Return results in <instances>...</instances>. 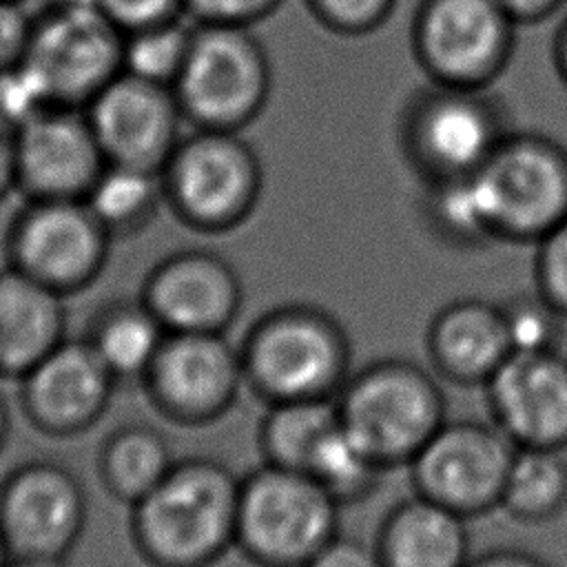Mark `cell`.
I'll return each mask as SVG.
<instances>
[{
	"instance_id": "15",
	"label": "cell",
	"mask_w": 567,
	"mask_h": 567,
	"mask_svg": "<svg viewBox=\"0 0 567 567\" xmlns=\"http://www.w3.org/2000/svg\"><path fill=\"white\" fill-rule=\"evenodd\" d=\"M106 164L159 173L186 122L171 86L122 71L84 109Z\"/></svg>"
},
{
	"instance_id": "30",
	"label": "cell",
	"mask_w": 567,
	"mask_h": 567,
	"mask_svg": "<svg viewBox=\"0 0 567 567\" xmlns=\"http://www.w3.org/2000/svg\"><path fill=\"white\" fill-rule=\"evenodd\" d=\"M188 18L155 24L124 35V71L155 84L173 86L190 49Z\"/></svg>"
},
{
	"instance_id": "43",
	"label": "cell",
	"mask_w": 567,
	"mask_h": 567,
	"mask_svg": "<svg viewBox=\"0 0 567 567\" xmlns=\"http://www.w3.org/2000/svg\"><path fill=\"white\" fill-rule=\"evenodd\" d=\"M7 567H71L66 558L60 556H11Z\"/></svg>"
},
{
	"instance_id": "29",
	"label": "cell",
	"mask_w": 567,
	"mask_h": 567,
	"mask_svg": "<svg viewBox=\"0 0 567 567\" xmlns=\"http://www.w3.org/2000/svg\"><path fill=\"white\" fill-rule=\"evenodd\" d=\"M425 215L432 230L450 244L467 248L496 241L474 173L430 182Z\"/></svg>"
},
{
	"instance_id": "5",
	"label": "cell",
	"mask_w": 567,
	"mask_h": 567,
	"mask_svg": "<svg viewBox=\"0 0 567 567\" xmlns=\"http://www.w3.org/2000/svg\"><path fill=\"white\" fill-rule=\"evenodd\" d=\"M339 509L308 474L261 463L239 481L235 549L257 567H303L339 534Z\"/></svg>"
},
{
	"instance_id": "31",
	"label": "cell",
	"mask_w": 567,
	"mask_h": 567,
	"mask_svg": "<svg viewBox=\"0 0 567 567\" xmlns=\"http://www.w3.org/2000/svg\"><path fill=\"white\" fill-rule=\"evenodd\" d=\"M501 315L509 352H560L567 317L536 290L503 301Z\"/></svg>"
},
{
	"instance_id": "44",
	"label": "cell",
	"mask_w": 567,
	"mask_h": 567,
	"mask_svg": "<svg viewBox=\"0 0 567 567\" xmlns=\"http://www.w3.org/2000/svg\"><path fill=\"white\" fill-rule=\"evenodd\" d=\"M9 434H11V412H9V405H7V401L0 392V454L7 447Z\"/></svg>"
},
{
	"instance_id": "32",
	"label": "cell",
	"mask_w": 567,
	"mask_h": 567,
	"mask_svg": "<svg viewBox=\"0 0 567 567\" xmlns=\"http://www.w3.org/2000/svg\"><path fill=\"white\" fill-rule=\"evenodd\" d=\"M312 18L339 35H365L377 31L399 0H303Z\"/></svg>"
},
{
	"instance_id": "19",
	"label": "cell",
	"mask_w": 567,
	"mask_h": 567,
	"mask_svg": "<svg viewBox=\"0 0 567 567\" xmlns=\"http://www.w3.org/2000/svg\"><path fill=\"white\" fill-rule=\"evenodd\" d=\"M489 419L516 447H567V359L512 352L487 379Z\"/></svg>"
},
{
	"instance_id": "14",
	"label": "cell",
	"mask_w": 567,
	"mask_h": 567,
	"mask_svg": "<svg viewBox=\"0 0 567 567\" xmlns=\"http://www.w3.org/2000/svg\"><path fill=\"white\" fill-rule=\"evenodd\" d=\"M89 520L82 481L62 463L31 458L0 483V534L11 556L66 558Z\"/></svg>"
},
{
	"instance_id": "45",
	"label": "cell",
	"mask_w": 567,
	"mask_h": 567,
	"mask_svg": "<svg viewBox=\"0 0 567 567\" xmlns=\"http://www.w3.org/2000/svg\"><path fill=\"white\" fill-rule=\"evenodd\" d=\"M97 7L95 0H40V7Z\"/></svg>"
},
{
	"instance_id": "39",
	"label": "cell",
	"mask_w": 567,
	"mask_h": 567,
	"mask_svg": "<svg viewBox=\"0 0 567 567\" xmlns=\"http://www.w3.org/2000/svg\"><path fill=\"white\" fill-rule=\"evenodd\" d=\"M467 567H549V563L527 549L494 547L472 556Z\"/></svg>"
},
{
	"instance_id": "12",
	"label": "cell",
	"mask_w": 567,
	"mask_h": 567,
	"mask_svg": "<svg viewBox=\"0 0 567 567\" xmlns=\"http://www.w3.org/2000/svg\"><path fill=\"white\" fill-rule=\"evenodd\" d=\"M507 131L487 91L432 84L410 102L401 142L412 166L430 184L476 173Z\"/></svg>"
},
{
	"instance_id": "23",
	"label": "cell",
	"mask_w": 567,
	"mask_h": 567,
	"mask_svg": "<svg viewBox=\"0 0 567 567\" xmlns=\"http://www.w3.org/2000/svg\"><path fill=\"white\" fill-rule=\"evenodd\" d=\"M164 339V326L140 297L113 299L100 306L84 332V341L117 383H140Z\"/></svg>"
},
{
	"instance_id": "11",
	"label": "cell",
	"mask_w": 567,
	"mask_h": 567,
	"mask_svg": "<svg viewBox=\"0 0 567 567\" xmlns=\"http://www.w3.org/2000/svg\"><path fill=\"white\" fill-rule=\"evenodd\" d=\"M514 452L492 419H445L405 467L414 494L474 518L498 509Z\"/></svg>"
},
{
	"instance_id": "21",
	"label": "cell",
	"mask_w": 567,
	"mask_h": 567,
	"mask_svg": "<svg viewBox=\"0 0 567 567\" xmlns=\"http://www.w3.org/2000/svg\"><path fill=\"white\" fill-rule=\"evenodd\" d=\"M64 299L11 266L0 268V377L18 381L66 339Z\"/></svg>"
},
{
	"instance_id": "17",
	"label": "cell",
	"mask_w": 567,
	"mask_h": 567,
	"mask_svg": "<svg viewBox=\"0 0 567 567\" xmlns=\"http://www.w3.org/2000/svg\"><path fill=\"white\" fill-rule=\"evenodd\" d=\"M117 379L82 339H64L18 379L20 410L47 436L69 439L95 427L109 412Z\"/></svg>"
},
{
	"instance_id": "46",
	"label": "cell",
	"mask_w": 567,
	"mask_h": 567,
	"mask_svg": "<svg viewBox=\"0 0 567 567\" xmlns=\"http://www.w3.org/2000/svg\"><path fill=\"white\" fill-rule=\"evenodd\" d=\"M9 560H11V551H9V547H7V543H4V538L0 534V567H7Z\"/></svg>"
},
{
	"instance_id": "40",
	"label": "cell",
	"mask_w": 567,
	"mask_h": 567,
	"mask_svg": "<svg viewBox=\"0 0 567 567\" xmlns=\"http://www.w3.org/2000/svg\"><path fill=\"white\" fill-rule=\"evenodd\" d=\"M516 24H534L558 13L567 0H496Z\"/></svg>"
},
{
	"instance_id": "34",
	"label": "cell",
	"mask_w": 567,
	"mask_h": 567,
	"mask_svg": "<svg viewBox=\"0 0 567 567\" xmlns=\"http://www.w3.org/2000/svg\"><path fill=\"white\" fill-rule=\"evenodd\" d=\"M51 109L40 84L24 64L0 71V117L13 128Z\"/></svg>"
},
{
	"instance_id": "10",
	"label": "cell",
	"mask_w": 567,
	"mask_h": 567,
	"mask_svg": "<svg viewBox=\"0 0 567 567\" xmlns=\"http://www.w3.org/2000/svg\"><path fill=\"white\" fill-rule=\"evenodd\" d=\"M111 244L113 237L84 199H24L7 224L4 259L69 297L100 279Z\"/></svg>"
},
{
	"instance_id": "28",
	"label": "cell",
	"mask_w": 567,
	"mask_h": 567,
	"mask_svg": "<svg viewBox=\"0 0 567 567\" xmlns=\"http://www.w3.org/2000/svg\"><path fill=\"white\" fill-rule=\"evenodd\" d=\"M383 472L341 421L319 443L306 470L341 507L368 498Z\"/></svg>"
},
{
	"instance_id": "1",
	"label": "cell",
	"mask_w": 567,
	"mask_h": 567,
	"mask_svg": "<svg viewBox=\"0 0 567 567\" xmlns=\"http://www.w3.org/2000/svg\"><path fill=\"white\" fill-rule=\"evenodd\" d=\"M239 481L226 463L186 456L131 505L128 534L148 567H213L235 549Z\"/></svg>"
},
{
	"instance_id": "42",
	"label": "cell",
	"mask_w": 567,
	"mask_h": 567,
	"mask_svg": "<svg viewBox=\"0 0 567 567\" xmlns=\"http://www.w3.org/2000/svg\"><path fill=\"white\" fill-rule=\"evenodd\" d=\"M551 55H554V66H556L560 80L567 86V16L563 18V22L556 29L554 44H551Z\"/></svg>"
},
{
	"instance_id": "25",
	"label": "cell",
	"mask_w": 567,
	"mask_h": 567,
	"mask_svg": "<svg viewBox=\"0 0 567 567\" xmlns=\"http://www.w3.org/2000/svg\"><path fill=\"white\" fill-rule=\"evenodd\" d=\"M337 423L334 399H299L266 405L257 427L261 463L306 474L319 443Z\"/></svg>"
},
{
	"instance_id": "22",
	"label": "cell",
	"mask_w": 567,
	"mask_h": 567,
	"mask_svg": "<svg viewBox=\"0 0 567 567\" xmlns=\"http://www.w3.org/2000/svg\"><path fill=\"white\" fill-rule=\"evenodd\" d=\"M467 518L419 494L399 501L381 520L374 551L381 567H467Z\"/></svg>"
},
{
	"instance_id": "3",
	"label": "cell",
	"mask_w": 567,
	"mask_h": 567,
	"mask_svg": "<svg viewBox=\"0 0 567 567\" xmlns=\"http://www.w3.org/2000/svg\"><path fill=\"white\" fill-rule=\"evenodd\" d=\"M334 405L341 425L385 472L408 465L447 419L439 377L403 357L350 372Z\"/></svg>"
},
{
	"instance_id": "41",
	"label": "cell",
	"mask_w": 567,
	"mask_h": 567,
	"mask_svg": "<svg viewBox=\"0 0 567 567\" xmlns=\"http://www.w3.org/2000/svg\"><path fill=\"white\" fill-rule=\"evenodd\" d=\"M16 188V128L0 117V204Z\"/></svg>"
},
{
	"instance_id": "24",
	"label": "cell",
	"mask_w": 567,
	"mask_h": 567,
	"mask_svg": "<svg viewBox=\"0 0 567 567\" xmlns=\"http://www.w3.org/2000/svg\"><path fill=\"white\" fill-rule=\"evenodd\" d=\"M175 461L171 443L159 430L126 423L104 436L95 467L104 492L131 507L159 485Z\"/></svg>"
},
{
	"instance_id": "38",
	"label": "cell",
	"mask_w": 567,
	"mask_h": 567,
	"mask_svg": "<svg viewBox=\"0 0 567 567\" xmlns=\"http://www.w3.org/2000/svg\"><path fill=\"white\" fill-rule=\"evenodd\" d=\"M303 567H381L374 545L354 536H332Z\"/></svg>"
},
{
	"instance_id": "36",
	"label": "cell",
	"mask_w": 567,
	"mask_h": 567,
	"mask_svg": "<svg viewBox=\"0 0 567 567\" xmlns=\"http://www.w3.org/2000/svg\"><path fill=\"white\" fill-rule=\"evenodd\" d=\"M95 4L124 35L186 18L184 0H95Z\"/></svg>"
},
{
	"instance_id": "18",
	"label": "cell",
	"mask_w": 567,
	"mask_h": 567,
	"mask_svg": "<svg viewBox=\"0 0 567 567\" xmlns=\"http://www.w3.org/2000/svg\"><path fill=\"white\" fill-rule=\"evenodd\" d=\"M104 166L84 109L51 106L16 128V188L24 199H84Z\"/></svg>"
},
{
	"instance_id": "37",
	"label": "cell",
	"mask_w": 567,
	"mask_h": 567,
	"mask_svg": "<svg viewBox=\"0 0 567 567\" xmlns=\"http://www.w3.org/2000/svg\"><path fill=\"white\" fill-rule=\"evenodd\" d=\"M33 31V13L24 0H0V71L24 62Z\"/></svg>"
},
{
	"instance_id": "27",
	"label": "cell",
	"mask_w": 567,
	"mask_h": 567,
	"mask_svg": "<svg viewBox=\"0 0 567 567\" xmlns=\"http://www.w3.org/2000/svg\"><path fill=\"white\" fill-rule=\"evenodd\" d=\"M565 507L567 461L560 450L516 447L498 509L523 523H545Z\"/></svg>"
},
{
	"instance_id": "20",
	"label": "cell",
	"mask_w": 567,
	"mask_h": 567,
	"mask_svg": "<svg viewBox=\"0 0 567 567\" xmlns=\"http://www.w3.org/2000/svg\"><path fill=\"white\" fill-rule=\"evenodd\" d=\"M425 354L432 372L454 385H485L512 354L501 303L458 297L441 306L425 328Z\"/></svg>"
},
{
	"instance_id": "26",
	"label": "cell",
	"mask_w": 567,
	"mask_h": 567,
	"mask_svg": "<svg viewBox=\"0 0 567 567\" xmlns=\"http://www.w3.org/2000/svg\"><path fill=\"white\" fill-rule=\"evenodd\" d=\"M113 239L144 233L164 206L159 173L106 164L84 197Z\"/></svg>"
},
{
	"instance_id": "4",
	"label": "cell",
	"mask_w": 567,
	"mask_h": 567,
	"mask_svg": "<svg viewBox=\"0 0 567 567\" xmlns=\"http://www.w3.org/2000/svg\"><path fill=\"white\" fill-rule=\"evenodd\" d=\"M164 206L202 235L244 226L261 199L264 168L239 131L190 128L159 171Z\"/></svg>"
},
{
	"instance_id": "9",
	"label": "cell",
	"mask_w": 567,
	"mask_h": 567,
	"mask_svg": "<svg viewBox=\"0 0 567 567\" xmlns=\"http://www.w3.org/2000/svg\"><path fill=\"white\" fill-rule=\"evenodd\" d=\"M27 71L51 106L86 104L124 71V33L97 7H38Z\"/></svg>"
},
{
	"instance_id": "7",
	"label": "cell",
	"mask_w": 567,
	"mask_h": 567,
	"mask_svg": "<svg viewBox=\"0 0 567 567\" xmlns=\"http://www.w3.org/2000/svg\"><path fill=\"white\" fill-rule=\"evenodd\" d=\"M474 177L496 241L536 244L567 217V148L549 135L509 128Z\"/></svg>"
},
{
	"instance_id": "35",
	"label": "cell",
	"mask_w": 567,
	"mask_h": 567,
	"mask_svg": "<svg viewBox=\"0 0 567 567\" xmlns=\"http://www.w3.org/2000/svg\"><path fill=\"white\" fill-rule=\"evenodd\" d=\"M284 0H184L186 18L195 24L255 27L270 18Z\"/></svg>"
},
{
	"instance_id": "13",
	"label": "cell",
	"mask_w": 567,
	"mask_h": 567,
	"mask_svg": "<svg viewBox=\"0 0 567 567\" xmlns=\"http://www.w3.org/2000/svg\"><path fill=\"white\" fill-rule=\"evenodd\" d=\"M140 385L166 421L210 425L233 410L246 388L239 348L221 332H166Z\"/></svg>"
},
{
	"instance_id": "8",
	"label": "cell",
	"mask_w": 567,
	"mask_h": 567,
	"mask_svg": "<svg viewBox=\"0 0 567 567\" xmlns=\"http://www.w3.org/2000/svg\"><path fill=\"white\" fill-rule=\"evenodd\" d=\"M516 27L496 0H421L412 53L432 84L487 91L514 55Z\"/></svg>"
},
{
	"instance_id": "2",
	"label": "cell",
	"mask_w": 567,
	"mask_h": 567,
	"mask_svg": "<svg viewBox=\"0 0 567 567\" xmlns=\"http://www.w3.org/2000/svg\"><path fill=\"white\" fill-rule=\"evenodd\" d=\"M244 383L264 403L334 399L352 372V346L341 321L315 303L266 310L237 343Z\"/></svg>"
},
{
	"instance_id": "33",
	"label": "cell",
	"mask_w": 567,
	"mask_h": 567,
	"mask_svg": "<svg viewBox=\"0 0 567 567\" xmlns=\"http://www.w3.org/2000/svg\"><path fill=\"white\" fill-rule=\"evenodd\" d=\"M536 292L567 317V217L534 244Z\"/></svg>"
},
{
	"instance_id": "16",
	"label": "cell",
	"mask_w": 567,
	"mask_h": 567,
	"mask_svg": "<svg viewBox=\"0 0 567 567\" xmlns=\"http://www.w3.org/2000/svg\"><path fill=\"white\" fill-rule=\"evenodd\" d=\"M137 297L166 332L226 334L241 312L244 286L219 252L179 248L146 272Z\"/></svg>"
},
{
	"instance_id": "6",
	"label": "cell",
	"mask_w": 567,
	"mask_h": 567,
	"mask_svg": "<svg viewBox=\"0 0 567 567\" xmlns=\"http://www.w3.org/2000/svg\"><path fill=\"white\" fill-rule=\"evenodd\" d=\"M171 89L193 128L241 133L270 100V58L250 27L193 22L186 62Z\"/></svg>"
}]
</instances>
